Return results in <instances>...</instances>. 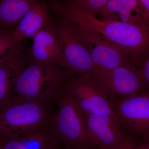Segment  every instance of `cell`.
Masks as SVG:
<instances>
[{"label": "cell", "mask_w": 149, "mask_h": 149, "mask_svg": "<svg viewBox=\"0 0 149 149\" xmlns=\"http://www.w3.org/2000/svg\"><path fill=\"white\" fill-rule=\"evenodd\" d=\"M49 9L62 20L97 32L136 64L149 48V26L104 19L68 3L49 0Z\"/></svg>", "instance_id": "1"}, {"label": "cell", "mask_w": 149, "mask_h": 149, "mask_svg": "<svg viewBox=\"0 0 149 149\" xmlns=\"http://www.w3.org/2000/svg\"><path fill=\"white\" fill-rule=\"evenodd\" d=\"M61 68L33 61L19 75L8 99L57 104L59 98L74 79V74Z\"/></svg>", "instance_id": "2"}, {"label": "cell", "mask_w": 149, "mask_h": 149, "mask_svg": "<svg viewBox=\"0 0 149 149\" xmlns=\"http://www.w3.org/2000/svg\"><path fill=\"white\" fill-rule=\"evenodd\" d=\"M55 104L6 100L0 105V136L12 137L49 125Z\"/></svg>", "instance_id": "3"}, {"label": "cell", "mask_w": 149, "mask_h": 149, "mask_svg": "<svg viewBox=\"0 0 149 149\" xmlns=\"http://www.w3.org/2000/svg\"><path fill=\"white\" fill-rule=\"evenodd\" d=\"M57 106L56 111L50 123L56 138L67 147L88 149L91 146L85 115L68 86L59 98Z\"/></svg>", "instance_id": "4"}, {"label": "cell", "mask_w": 149, "mask_h": 149, "mask_svg": "<svg viewBox=\"0 0 149 149\" xmlns=\"http://www.w3.org/2000/svg\"><path fill=\"white\" fill-rule=\"evenodd\" d=\"M68 88L84 114L109 116L125 126L121 118L113 109L103 88L93 73H85L74 78Z\"/></svg>", "instance_id": "5"}, {"label": "cell", "mask_w": 149, "mask_h": 149, "mask_svg": "<svg viewBox=\"0 0 149 149\" xmlns=\"http://www.w3.org/2000/svg\"><path fill=\"white\" fill-rule=\"evenodd\" d=\"M93 74L108 99L128 98L149 91L134 67L121 65L110 70H97Z\"/></svg>", "instance_id": "6"}, {"label": "cell", "mask_w": 149, "mask_h": 149, "mask_svg": "<svg viewBox=\"0 0 149 149\" xmlns=\"http://www.w3.org/2000/svg\"><path fill=\"white\" fill-rule=\"evenodd\" d=\"M64 21L85 46L97 70H110L121 65L133 66L126 61L125 54L97 32Z\"/></svg>", "instance_id": "7"}, {"label": "cell", "mask_w": 149, "mask_h": 149, "mask_svg": "<svg viewBox=\"0 0 149 149\" xmlns=\"http://www.w3.org/2000/svg\"><path fill=\"white\" fill-rule=\"evenodd\" d=\"M55 27L61 44L63 68L80 75L95 72L97 69L88 51L69 24L61 20Z\"/></svg>", "instance_id": "8"}, {"label": "cell", "mask_w": 149, "mask_h": 149, "mask_svg": "<svg viewBox=\"0 0 149 149\" xmlns=\"http://www.w3.org/2000/svg\"><path fill=\"white\" fill-rule=\"evenodd\" d=\"M112 108L132 133L149 135V91L121 100L108 99Z\"/></svg>", "instance_id": "9"}, {"label": "cell", "mask_w": 149, "mask_h": 149, "mask_svg": "<svg viewBox=\"0 0 149 149\" xmlns=\"http://www.w3.org/2000/svg\"><path fill=\"white\" fill-rule=\"evenodd\" d=\"M91 146L111 149L125 138L124 125L108 115L84 114Z\"/></svg>", "instance_id": "10"}, {"label": "cell", "mask_w": 149, "mask_h": 149, "mask_svg": "<svg viewBox=\"0 0 149 149\" xmlns=\"http://www.w3.org/2000/svg\"><path fill=\"white\" fill-rule=\"evenodd\" d=\"M49 125L23 134L3 138V149H64Z\"/></svg>", "instance_id": "11"}, {"label": "cell", "mask_w": 149, "mask_h": 149, "mask_svg": "<svg viewBox=\"0 0 149 149\" xmlns=\"http://www.w3.org/2000/svg\"><path fill=\"white\" fill-rule=\"evenodd\" d=\"M30 52L35 61L55 65L63 68L61 44L55 26L50 22L34 37Z\"/></svg>", "instance_id": "12"}, {"label": "cell", "mask_w": 149, "mask_h": 149, "mask_svg": "<svg viewBox=\"0 0 149 149\" xmlns=\"http://www.w3.org/2000/svg\"><path fill=\"white\" fill-rule=\"evenodd\" d=\"M98 14L104 19L149 26L137 0H109Z\"/></svg>", "instance_id": "13"}, {"label": "cell", "mask_w": 149, "mask_h": 149, "mask_svg": "<svg viewBox=\"0 0 149 149\" xmlns=\"http://www.w3.org/2000/svg\"><path fill=\"white\" fill-rule=\"evenodd\" d=\"M48 4L38 2L22 19L15 30H13V38L16 43L29 37H34L40 30L49 24Z\"/></svg>", "instance_id": "14"}, {"label": "cell", "mask_w": 149, "mask_h": 149, "mask_svg": "<svg viewBox=\"0 0 149 149\" xmlns=\"http://www.w3.org/2000/svg\"><path fill=\"white\" fill-rule=\"evenodd\" d=\"M27 65L19 52L0 63V105L8 99L16 79Z\"/></svg>", "instance_id": "15"}, {"label": "cell", "mask_w": 149, "mask_h": 149, "mask_svg": "<svg viewBox=\"0 0 149 149\" xmlns=\"http://www.w3.org/2000/svg\"><path fill=\"white\" fill-rule=\"evenodd\" d=\"M39 0H0V29L18 24Z\"/></svg>", "instance_id": "16"}, {"label": "cell", "mask_w": 149, "mask_h": 149, "mask_svg": "<svg viewBox=\"0 0 149 149\" xmlns=\"http://www.w3.org/2000/svg\"><path fill=\"white\" fill-rule=\"evenodd\" d=\"M13 30L0 29V63L19 52L18 43L14 40Z\"/></svg>", "instance_id": "17"}, {"label": "cell", "mask_w": 149, "mask_h": 149, "mask_svg": "<svg viewBox=\"0 0 149 149\" xmlns=\"http://www.w3.org/2000/svg\"><path fill=\"white\" fill-rule=\"evenodd\" d=\"M68 3L96 15L109 0H68Z\"/></svg>", "instance_id": "18"}, {"label": "cell", "mask_w": 149, "mask_h": 149, "mask_svg": "<svg viewBox=\"0 0 149 149\" xmlns=\"http://www.w3.org/2000/svg\"><path fill=\"white\" fill-rule=\"evenodd\" d=\"M136 70L149 90V48L142 56Z\"/></svg>", "instance_id": "19"}, {"label": "cell", "mask_w": 149, "mask_h": 149, "mask_svg": "<svg viewBox=\"0 0 149 149\" xmlns=\"http://www.w3.org/2000/svg\"><path fill=\"white\" fill-rule=\"evenodd\" d=\"M136 146L133 139L126 136L119 144L111 149H136Z\"/></svg>", "instance_id": "20"}, {"label": "cell", "mask_w": 149, "mask_h": 149, "mask_svg": "<svg viewBox=\"0 0 149 149\" xmlns=\"http://www.w3.org/2000/svg\"><path fill=\"white\" fill-rule=\"evenodd\" d=\"M145 18L149 23V0H137Z\"/></svg>", "instance_id": "21"}, {"label": "cell", "mask_w": 149, "mask_h": 149, "mask_svg": "<svg viewBox=\"0 0 149 149\" xmlns=\"http://www.w3.org/2000/svg\"><path fill=\"white\" fill-rule=\"evenodd\" d=\"M145 139L146 140V144L147 147H148V149H149V135L147 136L146 138H145Z\"/></svg>", "instance_id": "22"}, {"label": "cell", "mask_w": 149, "mask_h": 149, "mask_svg": "<svg viewBox=\"0 0 149 149\" xmlns=\"http://www.w3.org/2000/svg\"><path fill=\"white\" fill-rule=\"evenodd\" d=\"M0 149H3V137L0 136Z\"/></svg>", "instance_id": "23"}, {"label": "cell", "mask_w": 149, "mask_h": 149, "mask_svg": "<svg viewBox=\"0 0 149 149\" xmlns=\"http://www.w3.org/2000/svg\"><path fill=\"white\" fill-rule=\"evenodd\" d=\"M64 149H77L75 148H71V147H67L66 148Z\"/></svg>", "instance_id": "24"}]
</instances>
